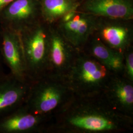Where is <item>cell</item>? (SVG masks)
<instances>
[{"label": "cell", "mask_w": 133, "mask_h": 133, "mask_svg": "<svg viewBox=\"0 0 133 133\" xmlns=\"http://www.w3.org/2000/svg\"><path fill=\"white\" fill-rule=\"evenodd\" d=\"M127 69L130 79L132 81L133 78V53L129 54L127 59Z\"/></svg>", "instance_id": "16"}, {"label": "cell", "mask_w": 133, "mask_h": 133, "mask_svg": "<svg viewBox=\"0 0 133 133\" xmlns=\"http://www.w3.org/2000/svg\"><path fill=\"white\" fill-rule=\"evenodd\" d=\"M93 54L105 66L114 71L123 68V58L119 53L108 48L100 42H96L92 46Z\"/></svg>", "instance_id": "11"}, {"label": "cell", "mask_w": 133, "mask_h": 133, "mask_svg": "<svg viewBox=\"0 0 133 133\" xmlns=\"http://www.w3.org/2000/svg\"><path fill=\"white\" fill-rule=\"evenodd\" d=\"M26 69L37 71L43 66L47 57L46 36L42 29L38 28L22 43Z\"/></svg>", "instance_id": "2"}, {"label": "cell", "mask_w": 133, "mask_h": 133, "mask_svg": "<svg viewBox=\"0 0 133 133\" xmlns=\"http://www.w3.org/2000/svg\"><path fill=\"white\" fill-rule=\"evenodd\" d=\"M34 0H14L5 11L8 19L14 22H21L31 17L35 11Z\"/></svg>", "instance_id": "9"}, {"label": "cell", "mask_w": 133, "mask_h": 133, "mask_svg": "<svg viewBox=\"0 0 133 133\" xmlns=\"http://www.w3.org/2000/svg\"><path fill=\"white\" fill-rule=\"evenodd\" d=\"M4 73L3 71V68L2 65V62H1V57L0 56V79L2 78L3 77H4Z\"/></svg>", "instance_id": "18"}, {"label": "cell", "mask_w": 133, "mask_h": 133, "mask_svg": "<svg viewBox=\"0 0 133 133\" xmlns=\"http://www.w3.org/2000/svg\"><path fill=\"white\" fill-rule=\"evenodd\" d=\"M2 54L12 76L22 81L27 69L22 43L17 34L8 31L4 33Z\"/></svg>", "instance_id": "1"}, {"label": "cell", "mask_w": 133, "mask_h": 133, "mask_svg": "<svg viewBox=\"0 0 133 133\" xmlns=\"http://www.w3.org/2000/svg\"><path fill=\"white\" fill-rule=\"evenodd\" d=\"M22 81L12 76L0 79V114L13 109L23 100L26 89Z\"/></svg>", "instance_id": "4"}, {"label": "cell", "mask_w": 133, "mask_h": 133, "mask_svg": "<svg viewBox=\"0 0 133 133\" xmlns=\"http://www.w3.org/2000/svg\"><path fill=\"white\" fill-rule=\"evenodd\" d=\"M115 96L121 104L131 107L133 104V86L125 83L118 84L115 88Z\"/></svg>", "instance_id": "15"}, {"label": "cell", "mask_w": 133, "mask_h": 133, "mask_svg": "<svg viewBox=\"0 0 133 133\" xmlns=\"http://www.w3.org/2000/svg\"><path fill=\"white\" fill-rule=\"evenodd\" d=\"M104 66L90 60H83L78 65L76 71L77 78L88 85L99 83L106 76Z\"/></svg>", "instance_id": "8"}, {"label": "cell", "mask_w": 133, "mask_h": 133, "mask_svg": "<svg viewBox=\"0 0 133 133\" xmlns=\"http://www.w3.org/2000/svg\"><path fill=\"white\" fill-rule=\"evenodd\" d=\"M50 58L53 65L60 68L66 64L68 54L62 38L57 35H53L50 42Z\"/></svg>", "instance_id": "13"}, {"label": "cell", "mask_w": 133, "mask_h": 133, "mask_svg": "<svg viewBox=\"0 0 133 133\" xmlns=\"http://www.w3.org/2000/svg\"><path fill=\"white\" fill-rule=\"evenodd\" d=\"M105 41L111 46L115 48L123 47L126 43L128 33L127 30L119 26H109L102 31Z\"/></svg>", "instance_id": "14"}, {"label": "cell", "mask_w": 133, "mask_h": 133, "mask_svg": "<svg viewBox=\"0 0 133 133\" xmlns=\"http://www.w3.org/2000/svg\"><path fill=\"white\" fill-rule=\"evenodd\" d=\"M70 123L77 127L94 131L109 130L114 127L110 121L96 115L76 117L70 120Z\"/></svg>", "instance_id": "12"}, {"label": "cell", "mask_w": 133, "mask_h": 133, "mask_svg": "<svg viewBox=\"0 0 133 133\" xmlns=\"http://www.w3.org/2000/svg\"><path fill=\"white\" fill-rule=\"evenodd\" d=\"M62 96V91L55 86H42L34 95L32 100V109L36 113L38 114L50 111L59 104Z\"/></svg>", "instance_id": "6"}, {"label": "cell", "mask_w": 133, "mask_h": 133, "mask_svg": "<svg viewBox=\"0 0 133 133\" xmlns=\"http://www.w3.org/2000/svg\"><path fill=\"white\" fill-rule=\"evenodd\" d=\"M38 116L30 114L17 112L0 121V132L20 133L33 128L38 123Z\"/></svg>", "instance_id": "7"}, {"label": "cell", "mask_w": 133, "mask_h": 133, "mask_svg": "<svg viewBox=\"0 0 133 133\" xmlns=\"http://www.w3.org/2000/svg\"><path fill=\"white\" fill-rule=\"evenodd\" d=\"M85 8L91 14L114 19H129L133 15L131 0H87Z\"/></svg>", "instance_id": "3"}, {"label": "cell", "mask_w": 133, "mask_h": 133, "mask_svg": "<svg viewBox=\"0 0 133 133\" xmlns=\"http://www.w3.org/2000/svg\"><path fill=\"white\" fill-rule=\"evenodd\" d=\"M14 0H0V10L8 5Z\"/></svg>", "instance_id": "17"}, {"label": "cell", "mask_w": 133, "mask_h": 133, "mask_svg": "<svg viewBox=\"0 0 133 133\" xmlns=\"http://www.w3.org/2000/svg\"><path fill=\"white\" fill-rule=\"evenodd\" d=\"M93 18L85 15L76 14L70 20L63 22L62 31L71 43L79 45L84 43L94 27Z\"/></svg>", "instance_id": "5"}, {"label": "cell", "mask_w": 133, "mask_h": 133, "mask_svg": "<svg viewBox=\"0 0 133 133\" xmlns=\"http://www.w3.org/2000/svg\"><path fill=\"white\" fill-rule=\"evenodd\" d=\"M76 8V4L71 0H42L43 14L49 21L62 17Z\"/></svg>", "instance_id": "10"}]
</instances>
